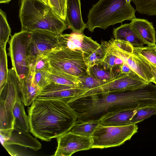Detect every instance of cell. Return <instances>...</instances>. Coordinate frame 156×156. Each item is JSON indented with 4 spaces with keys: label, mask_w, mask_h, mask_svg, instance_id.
<instances>
[{
    "label": "cell",
    "mask_w": 156,
    "mask_h": 156,
    "mask_svg": "<svg viewBox=\"0 0 156 156\" xmlns=\"http://www.w3.org/2000/svg\"><path fill=\"white\" fill-rule=\"evenodd\" d=\"M124 62V61L122 59L116 57L115 60V66H121Z\"/></svg>",
    "instance_id": "cell-36"
},
{
    "label": "cell",
    "mask_w": 156,
    "mask_h": 156,
    "mask_svg": "<svg viewBox=\"0 0 156 156\" xmlns=\"http://www.w3.org/2000/svg\"><path fill=\"white\" fill-rule=\"evenodd\" d=\"M116 56L107 51V52L102 61L99 63L105 69L111 72L115 66V60Z\"/></svg>",
    "instance_id": "cell-33"
},
{
    "label": "cell",
    "mask_w": 156,
    "mask_h": 156,
    "mask_svg": "<svg viewBox=\"0 0 156 156\" xmlns=\"http://www.w3.org/2000/svg\"><path fill=\"white\" fill-rule=\"evenodd\" d=\"M6 46L0 47V90L6 82L8 76L9 69Z\"/></svg>",
    "instance_id": "cell-27"
},
{
    "label": "cell",
    "mask_w": 156,
    "mask_h": 156,
    "mask_svg": "<svg viewBox=\"0 0 156 156\" xmlns=\"http://www.w3.org/2000/svg\"><path fill=\"white\" fill-rule=\"evenodd\" d=\"M109 51L111 54L122 59L131 70L148 83H154V79L152 68L145 59L133 53L129 54L111 46Z\"/></svg>",
    "instance_id": "cell-12"
},
{
    "label": "cell",
    "mask_w": 156,
    "mask_h": 156,
    "mask_svg": "<svg viewBox=\"0 0 156 156\" xmlns=\"http://www.w3.org/2000/svg\"><path fill=\"white\" fill-rule=\"evenodd\" d=\"M58 39L62 49L80 52L83 54L85 59L100 46V44L91 37L84 34L73 32L70 34H62L58 35Z\"/></svg>",
    "instance_id": "cell-10"
},
{
    "label": "cell",
    "mask_w": 156,
    "mask_h": 156,
    "mask_svg": "<svg viewBox=\"0 0 156 156\" xmlns=\"http://www.w3.org/2000/svg\"><path fill=\"white\" fill-rule=\"evenodd\" d=\"M131 21L132 28L147 45L156 44V32L152 23L146 19L136 17Z\"/></svg>",
    "instance_id": "cell-15"
},
{
    "label": "cell",
    "mask_w": 156,
    "mask_h": 156,
    "mask_svg": "<svg viewBox=\"0 0 156 156\" xmlns=\"http://www.w3.org/2000/svg\"><path fill=\"white\" fill-rule=\"evenodd\" d=\"M87 91L80 87L51 83L42 89L36 100H54L69 104Z\"/></svg>",
    "instance_id": "cell-11"
},
{
    "label": "cell",
    "mask_w": 156,
    "mask_h": 156,
    "mask_svg": "<svg viewBox=\"0 0 156 156\" xmlns=\"http://www.w3.org/2000/svg\"><path fill=\"white\" fill-rule=\"evenodd\" d=\"M11 30L5 13L0 10V47L6 45L9 41Z\"/></svg>",
    "instance_id": "cell-26"
},
{
    "label": "cell",
    "mask_w": 156,
    "mask_h": 156,
    "mask_svg": "<svg viewBox=\"0 0 156 156\" xmlns=\"http://www.w3.org/2000/svg\"><path fill=\"white\" fill-rule=\"evenodd\" d=\"M56 138L58 146L55 156H70L76 152L92 148L91 136L76 134L70 131Z\"/></svg>",
    "instance_id": "cell-9"
},
{
    "label": "cell",
    "mask_w": 156,
    "mask_h": 156,
    "mask_svg": "<svg viewBox=\"0 0 156 156\" xmlns=\"http://www.w3.org/2000/svg\"><path fill=\"white\" fill-rule=\"evenodd\" d=\"M32 32L22 31L15 33L9 41V54L12 68L21 79L29 74L30 67L27 58V48L30 41Z\"/></svg>",
    "instance_id": "cell-6"
},
{
    "label": "cell",
    "mask_w": 156,
    "mask_h": 156,
    "mask_svg": "<svg viewBox=\"0 0 156 156\" xmlns=\"http://www.w3.org/2000/svg\"><path fill=\"white\" fill-rule=\"evenodd\" d=\"M137 109H119L105 113L98 119L99 124L107 126H120L132 124V119Z\"/></svg>",
    "instance_id": "cell-14"
},
{
    "label": "cell",
    "mask_w": 156,
    "mask_h": 156,
    "mask_svg": "<svg viewBox=\"0 0 156 156\" xmlns=\"http://www.w3.org/2000/svg\"><path fill=\"white\" fill-rule=\"evenodd\" d=\"M78 78L80 87L86 90V92L106 83L97 80L91 75L89 71L78 77Z\"/></svg>",
    "instance_id": "cell-24"
},
{
    "label": "cell",
    "mask_w": 156,
    "mask_h": 156,
    "mask_svg": "<svg viewBox=\"0 0 156 156\" xmlns=\"http://www.w3.org/2000/svg\"><path fill=\"white\" fill-rule=\"evenodd\" d=\"M138 129L136 124L120 126H107L99 124L91 136L92 148L103 149L121 145L130 140Z\"/></svg>",
    "instance_id": "cell-4"
},
{
    "label": "cell",
    "mask_w": 156,
    "mask_h": 156,
    "mask_svg": "<svg viewBox=\"0 0 156 156\" xmlns=\"http://www.w3.org/2000/svg\"><path fill=\"white\" fill-rule=\"evenodd\" d=\"M148 83L132 71L122 74L117 78L104 84L86 92L77 99L94 94L108 93L132 90L142 87Z\"/></svg>",
    "instance_id": "cell-8"
},
{
    "label": "cell",
    "mask_w": 156,
    "mask_h": 156,
    "mask_svg": "<svg viewBox=\"0 0 156 156\" xmlns=\"http://www.w3.org/2000/svg\"><path fill=\"white\" fill-rule=\"evenodd\" d=\"M113 34L115 39L127 41L134 47H143L147 44L132 29L130 23L122 24L114 28Z\"/></svg>",
    "instance_id": "cell-18"
},
{
    "label": "cell",
    "mask_w": 156,
    "mask_h": 156,
    "mask_svg": "<svg viewBox=\"0 0 156 156\" xmlns=\"http://www.w3.org/2000/svg\"><path fill=\"white\" fill-rule=\"evenodd\" d=\"M45 4L49 5L48 1V0H41Z\"/></svg>",
    "instance_id": "cell-38"
},
{
    "label": "cell",
    "mask_w": 156,
    "mask_h": 156,
    "mask_svg": "<svg viewBox=\"0 0 156 156\" xmlns=\"http://www.w3.org/2000/svg\"><path fill=\"white\" fill-rule=\"evenodd\" d=\"M58 35L44 30L32 32L30 42L27 48V58L30 67L37 59L47 57L52 52L62 49Z\"/></svg>",
    "instance_id": "cell-7"
},
{
    "label": "cell",
    "mask_w": 156,
    "mask_h": 156,
    "mask_svg": "<svg viewBox=\"0 0 156 156\" xmlns=\"http://www.w3.org/2000/svg\"><path fill=\"white\" fill-rule=\"evenodd\" d=\"M19 17L22 31L42 30L59 35L69 28L66 21L41 0H21Z\"/></svg>",
    "instance_id": "cell-2"
},
{
    "label": "cell",
    "mask_w": 156,
    "mask_h": 156,
    "mask_svg": "<svg viewBox=\"0 0 156 156\" xmlns=\"http://www.w3.org/2000/svg\"><path fill=\"white\" fill-rule=\"evenodd\" d=\"M89 71L91 75L98 80L106 83L112 80L110 71L105 69L100 64L93 66Z\"/></svg>",
    "instance_id": "cell-29"
},
{
    "label": "cell",
    "mask_w": 156,
    "mask_h": 156,
    "mask_svg": "<svg viewBox=\"0 0 156 156\" xmlns=\"http://www.w3.org/2000/svg\"><path fill=\"white\" fill-rule=\"evenodd\" d=\"M11 0H0V3H9Z\"/></svg>",
    "instance_id": "cell-37"
},
{
    "label": "cell",
    "mask_w": 156,
    "mask_h": 156,
    "mask_svg": "<svg viewBox=\"0 0 156 156\" xmlns=\"http://www.w3.org/2000/svg\"><path fill=\"white\" fill-rule=\"evenodd\" d=\"M24 105L20 96L19 97L15 102L13 109L14 129L29 132L30 127L28 117L26 113Z\"/></svg>",
    "instance_id": "cell-19"
},
{
    "label": "cell",
    "mask_w": 156,
    "mask_h": 156,
    "mask_svg": "<svg viewBox=\"0 0 156 156\" xmlns=\"http://www.w3.org/2000/svg\"><path fill=\"white\" fill-rule=\"evenodd\" d=\"M155 115H156V106H147L139 108L132 119L131 123L136 124Z\"/></svg>",
    "instance_id": "cell-28"
},
{
    "label": "cell",
    "mask_w": 156,
    "mask_h": 156,
    "mask_svg": "<svg viewBox=\"0 0 156 156\" xmlns=\"http://www.w3.org/2000/svg\"><path fill=\"white\" fill-rule=\"evenodd\" d=\"M99 124L98 119L77 120L70 131L76 134L91 136L95 129Z\"/></svg>",
    "instance_id": "cell-21"
},
{
    "label": "cell",
    "mask_w": 156,
    "mask_h": 156,
    "mask_svg": "<svg viewBox=\"0 0 156 156\" xmlns=\"http://www.w3.org/2000/svg\"><path fill=\"white\" fill-rule=\"evenodd\" d=\"M133 71L129 66L124 62L121 65V72L122 74H127Z\"/></svg>",
    "instance_id": "cell-34"
},
{
    "label": "cell",
    "mask_w": 156,
    "mask_h": 156,
    "mask_svg": "<svg viewBox=\"0 0 156 156\" xmlns=\"http://www.w3.org/2000/svg\"><path fill=\"white\" fill-rule=\"evenodd\" d=\"M148 62L152 68L154 80V83H155V84L156 85V66Z\"/></svg>",
    "instance_id": "cell-35"
},
{
    "label": "cell",
    "mask_w": 156,
    "mask_h": 156,
    "mask_svg": "<svg viewBox=\"0 0 156 156\" xmlns=\"http://www.w3.org/2000/svg\"><path fill=\"white\" fill-rule=\"evenodd\" d=\"M50 72L45 70L30 71L34 82L41 90L50 83L48 77Z\"/></svg>",
    "instance_id": "cell-30"
},
{
    "label": "cell",
    "mask_w": 156,
    "mask_h": 156,
    "mask_svg": "<svg viewBox=\"0 0 156 156\" xmlns=\"http://www.w3.org/2000/svg\"><path fill=\"white\" fill-rule=\"evenodd\" d=\"M48 77L50 83H55L80 87L78 77L55 70L51 68Z\"/></svg>",
    "instance_id": "cell-20"
},
{
    "label": "cell",
    "mask_w": 156,
    "mask_h": 156,
    "mask_svg": "<svg viewBox=\"0 0 156 156\" xmlns=\"http://www.w3.org/2000/svg\"><path fill=\"white\" fill-rule=\"evenodd\" d=\"M81 5L80 0H67L66 21L73 33L83 34L87 27L82 20Z\"/></svg>",
    "instance_id": "cell-13"
},
{
    "label": "cell",
    "mask_w": 156,
    "mask_h": 156,
    "mask_svg": "<svg viewBox=\"0 0 156 156\" xmlns=\"http://www.w3.org/2000/svg\"><path fill=\"white\" fill-rule=\"evenodd\" d=\"M19 89L21 99L25 106L31 105L41 90L34 82L30 72L26 77L21 79Z\"/></svg>",
    "instance_id": "cell-17"
},
{
    "label": "cell",
    "mask_w": 156,
    "mask_h": 156,
    "mask_svg": "<svg viewBox=\"0 0 156 156\" xmlns=\"http://www.w3.org/2000/svg\"><path fill=\"white\" fill-rule=\"evenodd\" d=\"M108 45V42L102 41L100 46L85 59L88 71L93 66L99 64L102 61L107 52Z\"/></svg>",
    "instance_id": "cell-22"
},
{
    "label": "cell",
    "mask_w": 156,
    "mask_h": 156,
    "mask_svg": "<svg viewBox=\"0 0 156 156\" xmlns=\"http://www.w3.org/2000/svg\"><path fill=\"white\" fill-rule=\"evenodd\" d=\"M136 10L141 14L156 15V0H132Z\"/></svg>",
    "instance_id": "cell-23"
},
{
    "label": "cell",
    "mask_w": 156,
    "mask_h": 156,
    "mask_svg": "<svg viewBox=\"0 0 156 156\" xmlns=\"http://www.w3.org/2000/svg\"><path fill=\"white\" fill-rule=\"evenodd\" d=\"M132 0H99L88 13L86 25L91 32L97 27L105 30L118 23L136 17V9L131 5Z\"/></svg>",
    "instance_id": "cell-3"
},
{
    "label": "cell",
    "mask_w": 156,
    "mask_h": 156,
    "mask_svg": "<svg viewBox=\"0 0 156 156\" xmlns=\"http://www.w3.org/2000/svg\"><path fill=\"white\" fill-rule=\"evenodd\" d=\"M51 68L79 77L88 71L83 54L80 51L61 49L48 56Z\"/></svg>",
    "instance_id": "cell-5"
},
{
    "label": "cell",
    "mask_w": 156,
    "mask_h": 156,
    "mask_svg": "<svg viewBox=\"0 0 156 156\" xmlns=\"http://www.w3.org/2000/svg\"><path fill=\"white\" fill-rule=\"evenodd\" d=\"M30 132L46 141L70 131L78 115L69 105L54 100H36L28 109Z\"/></svg>",
    "instance_id": "cell-1"
},
{
    "label": "cell",
    "mask_w": 156,
    "mask_h": 156,
    "mask_svg": "<svg viewBox=\"0 0 156 156\" xmlns=\"http://www.w3.org/2000/svg\"><path fill=\"white\" fill-rule=\"evenodd\" d=\"M49 5L60 18L65 21L67 0H48Z\"/></svg>",
    "instance_id": "cell-31"
},
{
    "label": "cell",
    "mask_w": 156,
    "mask_h": 156,
    "mask_svg": "<svg viewBox=\"0 0 156 156\" xmlns=\"http://www.w3.org/2000/svg\"><path fill=\"white\" fill-rule=\"evenodd\" d=\"M133 53L156 66V44L146 47L133 46Z\"/></svg>",
    "instance_id": "cell-25"
},
{
    "label": "cell",
    "mask_w": 156,
    "mask_h": 156,
    "mask_svg": "<svg viewBox=\"0 0 156 156\" xmlns=\"http://www.w3.org/2000/svg\"><path fill=\"white\" fill-rule=\"evenodd\" d=\"M2 144L4 147L18 145L29 148L35 151H38L42 147L40 143L36 138L32 137L29 132L15 129L12 131L10 137Z\"/></svg>",
    "instance_id": "cell-16"
},
{
    "label": "cell",
    "mask_w": 156,
    "mask_h": 156,
    "mask_svg": "<svg viewBox=\"0 0 156 156\" xmlns=\"http://www.w3.org/2000/svg\"><path fill=\"white\" fill-rule=\"evenodd\" d=\"M109 42L113 46L122 51L130 54L133 53V46L127 41L112 39Z\"/></svg>",
    "instance_id": "cell-32"
}]
</instances>
